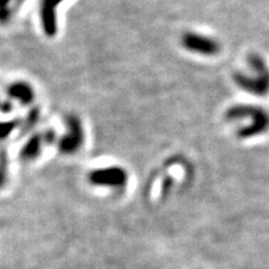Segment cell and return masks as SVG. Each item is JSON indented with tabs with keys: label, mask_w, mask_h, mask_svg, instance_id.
<instances>
[{
	"label": "cell",
	"mask_w": 269,
	"mask_h": 269,
	"mask_svg": "<svg viewBox=\"0 0 269 269\" xmlns=\"http://www.w3.org/2000/svg\"><path fill=\"white\" fill-rule=\"evenodd\" d=\"M225 119L229 121L249 120L247 126L240 127L237 134L246 139L266 133L269 129V113L261 107L250 105H237L225 112Z\"/></svg>",
	"instance_id": "obj_1"
},
{
	"label": "cell",
	"mask_w": 269,
	"mask_h": 269,
	"mask_svg": "<svg viewBox=\"0 0 269 269\" xmlns=\"http://www.w3.org/2000/svg\"><path fill=\"white\" fill-rule=\"evenodd\" d=\"M248 65L252 74L234 73V83L248 93L264 97L269 93V67L260 55L252 53L248 56Z\"/></svg>",
	"instance_id": "obj_2"
},
{
	"label": "cell",
	"mask_w": 269,
	"mask_h": 269,
	"mask_svg": "<svg viewBox=\"0 0 269 269\" xmlns=\"http://www.w3.org/2000/svg\"><path fill=\"white\" fill-rule=\"evenodd\" d=\"M182 46L188 52L204 56H214L220 52V44L218 41L194 32L184 34L182 37Z\"/></svg>",
	"instance_id": "obj_3"
},
{
	"label": "cell",
	"mask_w": 269,
	"mask_h": 269,
	"mask_svg": "<svg viewBox=\"0 0 269 269\" xmlns=\"http://www.w3.org/2000/svg\"><path fill=\"white\" fill-rule=\"evenodd\" d=\"M64 0H42L40 16L43 32L46 36L54 37L57 33V7Z\"/></svg>",
	"instance_id": "obj_4"
},
{
	"label": "cell",
	"mask_w": 269,
	"mask_h": 269,
	"mask_svg": "<svg viewBox=\"0 0 269 269\" xmlns=\"http://www.w3.org/2000/svg\"><path fill=\"white\" fill-rule=\"evenodd\" d=\"M65 122L67 126V134L61 139L60 147L64 152H73L82 143V126L80 119L74 114H70L65 118Z\"/></svg>",
	"instance_id": "obj_5"
},
{
	"label": "cell",
	"mask_w": 269,
	"mask_h": 269,
	"mask_svg": "<svg viewBox=\"0 0 269 269\" xmlns=\"http://www.w3.org/2000/svg\"><path fill=\"white\" fill-rule=\"evenodd\" d=\"M6 93L9 99L17 100L22 106H29L35 99V92L29 83L17 81L7 87Z\"/></svg>",
	"instance_id": "obj_6"
},
{
	"label": "cell",
	"mask_w": 269,
	"mask_h": 269,
	"mask_svg": "<svg viewBox=\"0 0 269 269\" xmlns=\"http://www.w3.org/2000/svg\"><path fill=\"white\" fill-rule=\"evenodd\" d=\"M11 2V0H2V10H1V21L3 24L7 21H9L11 17V9L9 7V3Z\"/></svg>",
	"instance_id": "obj_7"
},
{
	"label": "cell",
	"mask_w": 269,
	"mask_h": 269,
	"mask_svg": "<svg viewBox=\"0 0 269 269\" xmlns=\"http://www.w3.org/2000/svg\"><path fill=\"white\" fill-rule=\"evenodd\" d=\"M16 121H9V122H6V124H3L2 126V136L5 137L7 134L10 133L11 130H13L15 128V126H16Z\"/></svg>",
	"instance_id": "obj_8"
},
{
	"label": "cell",
	"mask_w": 269,
	"mask_h": 269,
	"mask_svg": "<svg viewBox=\"0 0 269 269\" xmlns=\"http://www.w3.org/2000/svg\"><path fill=\"white\" fill-rule=\"evenodd\" d=\"M2 111L5 113L13 111V105H11V102H9V100H6V101L2 102Z\"/></svg>",
	"instance_id": "obj_9"
}]
</instances>
